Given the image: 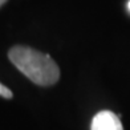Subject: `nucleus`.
<instances>
[{
  "mask_svg": "<svg viewBox=\"0 0 130 130\" xmlns=\"http://www.w3.org/2000/svg\"><path fill=\"white\" fill-rule=\"evenodd\" d=\"M8 57L11 62L36 85L49 86L56 84L60 78V69L53 58L33 48L13 46Z\"/></svg>",
  "mask_w": 130,
  "mask_h": 130,
  "instance_id": "obj_1",
  "label": "nucleus"
},
{
  "mask_svg": "<svg viewBox=\"0 0 130 130\" xmlns=\"http://www.w3.org/2000/svg\"><path fill=\"white\" fill-rule=\"evenodd\" d=\"M90 130H123L120 116L110 110H102L92 120Z\"/></svg>",
  "mask_w": 130,
  "mask_h": 130,
  "instance_id": "obj_2",
  "label": "nucleus"
},
{
  "mask_svg": "<svg viewBox=\"0 0 130 130\" xmlns=\"http://www.w3.org/2000/svg\"><path fill=\"white\" fill-rule=\"evenodd\" d=\"M0 96L4 97V98H12V92H11L7 86L0 84Z\"/></svg>",
  "mask_w": 130,
  "mask_h": 130,
  "instance_id": "obj_3",
  "label": "nucleus"
},
{
  "mask_svg": "<svg viewBox=\"0 0 130 130\" xmlns=\"http://www.w3.org/2000/svg\"><path fill=\"white\" fill-rule=\"evenodd\" d=\"M5 2H7V0H0V7H2V5H3Z\"/></svg>",
  "mask_w": 130,
  "mask_h": 130,
  "instance_id": "obj_4",
  "label": "nucleus"
},
{
  "mask_svg": "<svg viewBox=\"0 0 130 130\" xmlns=\"http://www.w3.org/2000/svg\"><path fill=\"white\" fill-rule=\"evenodd\" d=\"M127 8H129V11H130V0H129V3H127Z\"/></svg>",
  "mask_w": 130,
  "mask_h": 130,
  "instance_id": "obj_5",
  "label": "nucleus"
}]
</instances>
